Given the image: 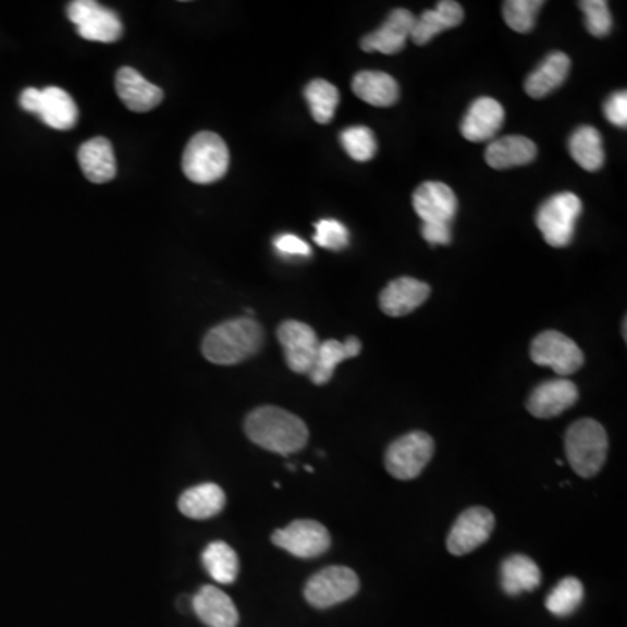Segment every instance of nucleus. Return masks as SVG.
<instances>
[{
  "label": "nucleus",
  "mask_w": 627,
  "mask_h": 627,
  "mask_svg": "<svg viewBox=\"0 0 627 627\" xmlns=\"http://www.w3.org/2000/svg\"><path fill=\"white\" fill-rule=\"evenodd\" d=\"M244 431L260 448L279 455L300 452L309 441V429L300 417L278 406H261L246 417Z\"/></svg>",
  "instance_id": "obj_1"
},
{
  "label": "nucleus",
  "mask_w": 627,
  "mask_h": 627,
  "mask_svg": "<svg viewBox=\"0 0 627 627\" xmlns=\"http://www.w3.org/2000/svg\"><path fill=\"white\" fill-rule=\"evenodd\" d=\"M261 344L263 330L255 319H231L208 331L202 340V354L214 365H237L255 356Z\"/></svg>",
  "instance_id": "obj_2"
},
{
  "label": "nucleus",
  "mask_w": 627,
  "mask_h": 627,
  "mask_svg": "<svg viewBox=\"0 0 627 627\" xmlns=\"http://www.w3.org/2000/svg\"><path fill=\"white\" fill-rule=\"evenodd\" d=\"M568 464L582 478H592L605 466L608 435L605 427L592 418H580L565 434Z\"/></svg>",
  "instance_id": "obj_3"
},
{
  "label": "nucleus",
  "mask_w": 627,
  "mask_h": 627,
  "mask_svg": "<svg viewBox=\"0 0 627 627\" xmlns=\"http://www.w3.org/2000/svg\"><path fill=\"white\" fill-rule=\"evenodd\" d=\"M231 164L229 147L222 136L200 131L188 142L182 157V170L190 182L199 185L218 182L225 176Z\"/></svg>",
  "instance_id": "obj_4"
},
{
  "label": "nucleus",
  "mask_w": 627,
  "mask_h": 627,
  "mask_svg": "<svg viewBox=\"0 0 627 627\" xmlns=\"http://www.w3.org/2000/svg\"><path fill=\"white\" fill-rule=\"evenodd\" d=\"M580 213L582 200L574 192H560L540 206L536 223L549 246L565 248L574 241L575 225Z\"/></svg>",
  "instance_id": "obj_5"
},
{
  "label": "nucleus",
  "mask_w": 627,
  "mask_h": 627,
  "mask_svg": "<svg viewBox=\"0 0 627 627\" xmlns=\"http://www.w3.org/2000/svg\"><path fill=\"white\" fill-rule=\"evenodd\" d=\"M434 455V440L423 431L408 432L392 441L385 452V469L401 481L418 478Z\"/></svg>",
  "instance_id": "obj_6"
},
{
  "label": "nucleus",
  "mask_w": 627,
  "mask_h": 627,
  "mask_svg": "<svg viewBox=\"0 0 627 627\" xmlns=\"http://www.w3.org/2000/svg\"><path fill=\"white\" fill-rule=\"evenodd\" d=\"M359 591V577L348 566H327L310 577L305 586V600L314 608L324 610L344 603Z\"/></svg>",
  "instance_id": "obj_7"
},
{
  "label": "nucleus",
  "mask_w": 627,
  "mask_h": 627,
  "mask_svg": "<svg viewBox=\"0 0 627 627\" xmlns=\"http://www.w3.org/2000/svg\"><path fill=\"white\" fill-rule=\"evenodd\" d=\"M70 22L77 26V32L83 39L93 42H115L124 34L121 17L113 13L112 9L103 8L95 0H74L70 2Z\"/></svg>",
  "instance_id": "obj_8"
},
{
  "label": "nucleus",
  "mask_w": 627,
  "mask_h": 627,
  "mask_svg": "<svg viewBox=\"0 0 627 627\" xmlns=\"http://www.w3.org/2000/svg\"><path fill=\"white\" fill-rule=\"evenodd\" d=\"M531 361L539 366H548L560 377H568L579 371L583 365V354L579 345L570 336L560 331H542L531 342Z\"/></svg>",
  "instance_id": "obj_9"
},
{
  "label": "nucleus",
  "mask_w": 627,
  "mask_h": 627,
  "mask_svg": "<svg viewBox=\"0 0 627 627\" xmlns=\"http://www.w3.org/2000/svg\"><path fill=\"white\" fill-rule=\"evenodd\" d=\"M272 544L284 549L286 553L296 557H318L327 553L331 545L330 531L319 521L312 519H298L279 528L272 533Z\"/></svg>",
  "instance_id": "obj_10"
},
{
  "label": "nucleus",
  "mask_w": 627,
  "mask_h": 627,
  "mask_svg": "<svg viewBox=\"0 0 627 627\" xmlns=\"http://www.w3.org/2000/svg\"><path fill=\"white\" fill-rule=\"evenodd\" d=\"M495 528V516L487 507H470L453 522L446 548L453 556H466L483 545Z\"/></svg>",
  "instance_id": "obj_11"
},
{
  "label": "nucleus",
  "mask_w": 627,
  "mask_h": 627,
  "mask_svg": "<svg viewBox=\"0 0 627 627\" xmlns=\"http://www.w3.org/2000/svg\"><path fill=\"white\" fill-rule=\"evenodd\" d=\"M279 344L283 345L284 359L290 370L295 373H309L316 356H318L319 342L316 331L302 321L281 322L278 328Z\"/></svg>",
  "instance_id": "obj_12"
},
{
  "label": "nucleus",
  "mask_w": 627,
  "mask_h": 627,
  "mask_svg": "<svg viewBox=\"0 0 627 627\" xmlns=\"http://www.w3.org/2000/svg\"><path fill=\"white\" fill-rule=\"evenodd\" d=\"M415 20L417 17L409 13L408 9H394L379 30L362 37V51H379L382 54H397L403 51L406 40L411 37Z\"/></svg>",
  "instance_id": "obj_13"
},
{
  "label": "nucleus",
  "mask_w": 627,
  "mask_h": 627,
  "mask_svg": "<svg viewBox=\"0 0 627 627\" xmlns=\"http://www.w3.org/2000/svg\"><path fill=\"white\" fill-rule=\"evenodd\" d=\"M579 401V389L571 380H548L531 391L527 409L536 418H553Z\"/></svg>",
  "instance_id": "obj_14"
},
{
  "label": "nucleus",
  "mask_w": 627,
  "mask_h": 627,
  "mask_svg": "<svg viewBox=\"0 0 627 627\" xmlns=\"http://www.w3.org/2000/svg\"><path fill=\"white\" fill-rule=\"evenodd\" d=\"M414 208L423 223H446L457 214L455 192L441 182H426L415 190Z\"/></svg>",
  "instance_id": "obj_15"
},
{
  "label": "nucleus",
  "mask_w": 627,
  "mask_h": 627,
  "mask_svg": "<svg viewBox=\"0 0 627 627\" xmlns=\"http://www.w3.org/2000/svg\"><path fill=\"white\" fill-rule=\"evenodd\" d=\"M429 295V284L415 278H397L380 293V309L391 318H403L426 304Z\"/></svg>",
  "instance_id": "obj_16"
},
{
  "label": "nucleus",
  "mask_w": 627,
  "mask_h": 627,
  "mask_svg": "<svg viewBox=\"0 0 627 627\" xmlns=\"http://www.w3.org/2000/svg\"><path fill=\"white\" fill-rule=\"evenodd\" d=\"M115 89L122 103L133 112H148V110L156 109L164 98L161 87L148 83L138 70L131 69V66H122L119 70L115 75Z\"/></svg>",
  "instance_id": "obj_17"
},
{
  "label": "nucleus",
  "mask_w": 627,
  "mask_h": 627,
  "mask_svg": "<svg viewBox=\"0 0 627 627\" xmlns=\"http://www.w3.org/2000/svg\"><path fill=\"white\" fill-rule=\"evenodd\" d=\"M504 107L493 98L481 96L470 104L466 118L462 121V136L475 144L492 139L504 124Z\"/></svg>",
  "instance_id": "obj_18"
},
{
  "label": "nucleus",
  "mask_w": 627,
  "mask_h": 627,
  "mask_svg": "<svg viewBox=\"0 0 627 627\" xmlns=\"http://www.w3.org/2000/svg\"><path fill=\"white\" fill-rule=\"evenodd\" d=\"M192 608L208 627H235L239 624V612L234 601L214 586H202L192 598Z\"/></svg>",
  "instance_id": "obj_19"
},
{
  "label": "nucleus",
  "mask_w": 627,
  "mask_h": 627,
  "mask_svg": "<svg viewBox=\"0 0 627 627\" xmlns=\"http://www.w3.org/2000/svg\"><path fill=\"white\" fill-rule=\"evenodd\" d=\"M35 113L46 126L58 131L74 130L78 119L77 104L72 100V96L57 86L40 89L39 103Z\"/></svg>",
  "instance_id": "obj_20"
},
{
  "label": "nucleus",
  "mask_w": 627,
  "mask_h": 627,
  "mask_svg": "<svg viewBox=\"0 0 627 627\" xmlns=\"http://www.w3.org/2000/svg\"><path fill=\"white\" fill-rule=\"evenodd\" d=\"M462 22H464L462 5L458 2H453V0H441L434 9H427L422 16L415 20L411 40L417 46H423V44L431 42L435 35L455 28Z\"/></svg>",
  "instance_id": "obj_21"
},
{
  "label": "nucleus",
  "mask_w": 627,
  "mask_h": 627,
  "mask_svg": "<svg viewBox=\"0 0 627 627\" xmlns=\"http://www.w3.org/2000/svg\"><path fill=\"white\" fill-rule=\"evenodd\" d=\"M78 164L84 176L93 183H107L115 179L118 164L112 144L103 136H96L78 148Z\"/></svg>",
  "instance_id": "obj_22"
},
{
  "label": "nucleus",
  "mask_w": 627,
  "mask_h": 627,
  "mask_svg": "<svg viewBox=\"0 0 627 627\" xmlns=\"http://www.w3.org/2000/svg\"><path fill=\"white\" fill-rule=\"evenodd\" d=\"M571 61L565 52L553 51L544 58V61L537 66L525 83V91L531 98L540 100L544 96L556 91L557 87L565 83L570 72Z\"/></svg>",
  "instance_id": "obj_23"
},
{
  "label": "nucleus",
  "mask_w": 627,
  "mask_h": 627,
  "mask_svg": "<svg viewBox=\"0 0 627 627\" xmlns=\"http://www.w3.org/2000/svg\"><path fill=\"white\" fill-rule=\"evenodd\" d=\"M484 157L493 170H509L530 164L537 157V145L527 136H502L488 145Z\"/></svg>",
  "instance_id": "obj_24"
},
{
  "label": "nucleus",
  "mask_w": 627,
  "mask_h": 627,
  "mask_svg": "<svg viewBox=\"0 0 627 627\" xmlns=\"http://www.w3.org/2000/svg\"><path fill=\"white\" fill-rule=\"evenodd\" d=\"M226 504L225 492L214 483H202L188 488L180 496L179 507L183 516L192 519L213 518L222 513Z\"/></svg>",
  "instance_id": "obj_25"
},
{
  "label": "nucleus",
  "mask_w": 627,
  "mask_h": 627,
  "mask_svg": "<svg viewBox=\"0 0 627 627\" xmlns=\"http://www.w3.org/2000/svg\"><path fill=\"white\" fill-rule=\"evenodd\" d=\"M542 580L539 565L525 554H513L501 566V583L505 594L518 597L521 592L536 591Z\"/></svg>",
  "instance_id": "obj_26"
},
{
  "label": "nucleus",
  "mask_w": 627,
  "mask_h": 627,
  "mask_svg": "<svg viewBox=\"0 0 627 627\" xmlns=\"http://www.w3.org/2000/svg\"><path fill=\"white\" fill-rule=\"evenodd\" d=\"M357 98L373 107H391L399 98V86L394 77L383 72H359L353 81Z\"/></svg>",
  "instance_id": "obj_27"
},
{
  "label": "nucleus",
  "mask_w": 627,
  "mask_h": 627,
  "mask_svg": "<svg viewBox=\"0 0 627 627\" xmlns=\"http://www.w3.org/2000/svg\"><path fill=\"white\" fill-rule=\"evenodd\" d=\"M570 156L586 171H600L605 164V148L600 131L591 126H582L574 131L568 142Z\"/></svg>",
  "instance_id": "obj_28"
},
{
  "label": "nucleus",
  "mask_w": 627,
  "mask_h": 627,
  "mask_svg": "<svg viewBox=\"0 0 627 627\" xmlns=\"http://www.w3.org/2000/svg\"><path fill=\"white\" fill-rule=\"evenodd\" d=\"M202 565L213 580L220 583H232L239 574V560L231 545L217 540L211 542L202 553Z\"/></svg>",
  "instance_id": "obj_29"
},
{
  "label": "nucleus",
  "mask_w": 627,
  "mask_h": 627,
  "mask_svg": "<svg viewBox=\"0 0 627 627\" xmlns=\"http://www.w3.org/2000/svg\"><path fill=\"white\" fill-rule=\"evenodd\" d=\"M305 100L309 104L314 121L328 124L335 118L336 107L340 103V93L333 84L324 78H314L305 87Z\"/></svg>",
  "instance_id": "obj_30"
},
{
  "label": "nucleus",
  "mask_w": 627,
  "mask_h": 627,
  "mask_svg": "<svg viewBox=\"0 0 627 627\" xmlns=\"http://www.w3.org/2000/svg\"><path fill=\"white\" fill-rule=\"evenodd\" d=\"M583 600V586L575 577H565L545 598V608L556 617H568L579 608Z\"/></svg>",
  "instance_id": "obj_31"
},
{
  "label": "nucleus",
  "mask_w": 627,
  "mask_h": 627,
  "mask_svg": "<svg viewBox=\"0 0 627 627\" xmlns=\"http://www.w3.org/2000/svg\"><path fill=\"white\" fill-rule=\"evenodd\" d=\"M348 357L347 348L344 342L339 340H324L319 344L318 356L310 368L309 377L316 385H324L330 382L331 377L335 373L336 366L344 362Z\"/></svg>",
  "instance_id": "obj_32"
},
{
  "label": "nucleus",
  "mask_w": 627,
  "mask_h": 627,
  "mask_svg": "<svg viewBox=\"0 0 627 627\" xmlns=\"http://www.w3.org/2000/svg\"><path fill=\"white\" fill-rule=\"evenodd\" d=\"M340 144L351 159L357 162L371 161L377 153V139L370 127L353 126L340 133Z\"/></svg>",
  "instance_id": "obj_33"
},
{
  "label": "nucleus",
  "mask_w": 627,
  "mask_h": 627,
  "mask_svg": "<svg viewBox=\"0 0 627 627\" xmlns=\"http://www.w3.org/2000/svg\"><path fill=\"white\" fill-rule=\"evenodd\" d=\"M542 0H507L504 2V20L518 34H528L536 26Z\"/></svg>",
  "instance_id": "obj_34"
},
{
  "label": "nucleus",
  "mask_w": 627,
  "mask_h": 627,
  "mask_svg": "<svg viewBox=\"0 0 627 627\" xmlns=\"http://www.w3.org/2000/svg\"><path fill=\"white\" fill-rule=\"evenodd\" d=\"M314 241L319 244L321 248L333 249L340 251L348 246L351 235H348L347 226L339 220L333 218H324L316 223V232H314Z\"/></svg>",
  "instance_id": "obj_35"
},
{
  "label": "nucleus",
  "mask_w": 627,
  "mask_h": 627,
  "mask_svg": "<svg viewBox=\"0 0 627 627\" xmlns=\"http://www.w3.org/2000/svg\"><path fill=\"white\" fill-rule=\"evenodd\" d=\"M579 8L582 9L589 34L601 39L612 32V14L605 0H582Z\"/></svg>",
  "instance_id": "obj_36"
},
{
  "label": "nucleus",
  "mask_w": 627,
  "mask_h": 627,
  "mask_svg": "<svg viewBox=\"0 0 627 627\" xmlns=\"http://www.w3.org/2000/svg\"><path fill=\"white\" fill-rule=\"evenodd\" d=\"M274 248L284 257H310L312 249L295 234H279L274 239Z\"/></svg>",
  "instance_id": "obj_37"
},
{
  "label": "nucleus",
  "mask_w": 627,
  "mask_h": 627,
  "mask_svg": "<svg viewBox=\"0 0 627 627\" xmlns=\"http://www.w3.org/2000/svg\"><path fill=\"white\" fill-rule=\"evenodd\" d=\"M603 112H605L606 119H608L614 126L626 127L627 126V93L626 91H615L614 95L610 96L608 100L605 101V107H603Z\"/></svg>",
  "instance_id": "obj_38"
},
{
  "label": "nucleus",
  "mask_w": 627,
  "mask_h": 627,
  "mask_svg": "<svg viewBox=\"0 0 627 627\" xmlns=\"http://www.w3.org/2000/svg\"><path fill=\"white\" fill-rule=\"evenodd\" d=\"M422 237L432 246H446L452 243V225L446 223H423Z\"/></svg>",
  "instance_id": "obj_39"
},
{
  "label": "nucleus",
  "mask_w": 627,
  "mask_h": 627,
  "mask_svg": "<svg viewBox=\"0 0 627 627\" xmlns=\"http://www.w3.org/2000/svg\"><path fill=\"white\" fill-rule=\"evenodd\" d=\"M344 345L345 348H347L348 357H351V359L361 354V342H359L356 336H348V339L345 340Z\"/></svg>",
  "instance_id": "obj_40"
}]
</instances>
